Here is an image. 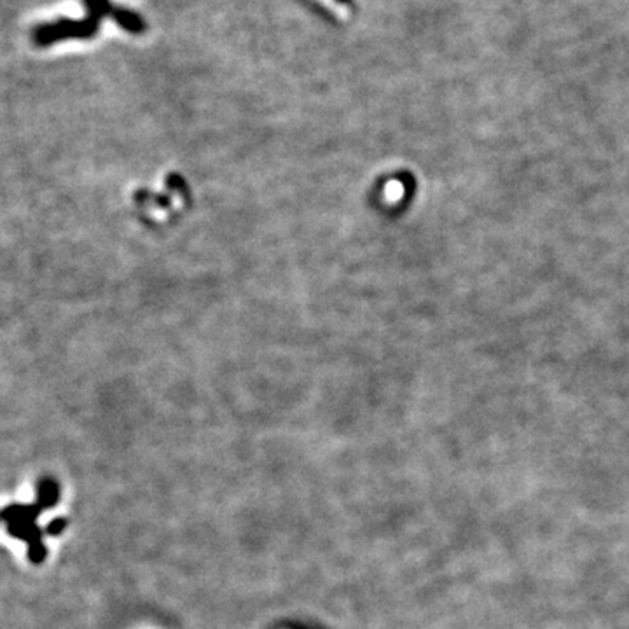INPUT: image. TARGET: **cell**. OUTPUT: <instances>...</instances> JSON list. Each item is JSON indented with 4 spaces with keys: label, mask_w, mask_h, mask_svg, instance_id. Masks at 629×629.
<instances>
[{
    "label": "cell",
    "mask_w": 629,
    "mask_h": 629,
    "mask_svg": "<svg viewBox=\"0 0 629 629\" xmlns=\"http://www.w3.org/2000/svg\"><path fill=\"white\" fill-rule=\"evenodd\" d=\"M88 7V16L85 20H61L53 21V23L39 25L34 30V41L39 46H49L63 39H89L96 34L100 27L101 18L108 16L114 18L125 30L128 32H142L144 23L140 18H137L133 13H128L125 9L112 6L108 0H85Z\"/></svg>",
    "instance_id": "obj_1"
}]
</instances>
